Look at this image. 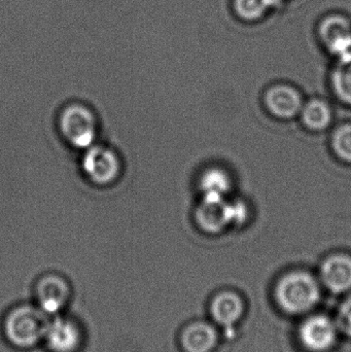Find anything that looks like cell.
Here are the masks:
<instances>
[{"label":"cell","mask_w":351,"mask_h":352,"mask_svg":"<svg viewBox=\"0 0 351 352\" xmlns=\"http://www.w3.org/2000/svg\"><path fill=\"white\" fill-rule=\"evenodd\" d=\"M319 277L303 269L282 274L273 287V299L278 310L286 316L303 318L317 310L323 299Z\"/></svg>","instance_id":"1"},{"label":"cell","mask_w":351,"mask_h":352,"mask_svg":"<svg viewBox=\"0 0 351 352\" xmlns=\"http://www.w3.org/2000/svg\"><path fill=\"white\" fill-rule=\"evenodd\" d=\"M51 316L32 304L12 308L3 320V334L10 345L19 349H31L43 342Z\"/></svg>","instance_id":"2"},{"label":"cell","mask_w":351,"mask_h":352,"mask_svg":"<svg viewBox=\"0 0 351 352\" xmlns=\"http://www.w3.org/2000/svg\"><path fill=\"white\" fill-rule=\"evenodd\" d=\"M58 129L70 146L86 151L96 142L98 119L88 105L71 102L64 107L60 113Z\"/></svg>","instance_id":"3"},{"label":"cell","mask_w":351,"mask_h":352,"mask_svg":"<svg viewBox=\"0 0 351 352\" xmlns=\"http://www.w3.org/2000/svg\"><path fill=\"white\" fill-rule=\"evenodd\" d=\"M296 337L304 351L330 352L337 346L341 334L334 316L315 310L301 318Z\"/></svg>","instance_id":"4"},{"label":"cell","mask_w":351,"mask_h":352,"mask_svg":"<svg viewBox=\"0 0 351 352\" xmlns=\"http://www.w3.org/2000/svg\"><path fill=\"white\" fill-rule=\"evenodd\" d=\"M315 34L324 49L337 62L351 61V18L341 12L324 14Z\"/></svg>","instance_id":"5"},{"label":"cell","mask_w":351,"mask_h":352,"mask_svg":"<svg viewBox=\"0 0 351 352\" xmlns=\"http://www.w3.org/2000/svg\"><path fill=\"white\" fill-rule=\"evenodd\" d=\"M82 169L89 182L95 186H109L121 177L123 164L119 155L113 148L93 144L84 152Z\"/></svg>","instance_id":"6"},{"label":"cell","mask_w":351,"mask_h":352,"mask_svg":"<svg viewBox=\"0 0 351 352\" xmlns=\"http://www.w3.org/2000/svg\"><path fill=\"white\" fill-rule=\"evenodd\" d=\"M34 295L35 305L52 318L62 314L69 305L72 289L65 277L58 273H47L37 280Z\"/></svg>","instance_id":"7"},{"label":"cell","mask_w":351,"mask_h":352,"mask_svg":"<svg viewBox=\"0 0 351 352\" xmlns=\"http://www.w3.org/2000/svg\"><path fill=\"white\" fill-rule=\"evenodd\" d=\"M210 320L223 331H232L242 322L247 303L242 296L233 289H222L214 294L208 306Z\"/></svg>","instance_id":"8"},{"label":"cell","mask_w":351,"mask_h":352,"mask_svg":"<svg viewBox=\"0 0 351 352\" xmlns=\"http://www.w3.org/2000/svg\"><path fill=\"white\" fill-rule=\"evenodd\" d=\"M84 341V334L78 322L63 316H52L45 331V342L49 352H78Z\"/></svg>","instance_id":"9"},{"label":"cell","mask_w":351,"mask_h":352,"mask_svg":"<svg viewBox=\"0 0 351 352\" xmlns=\"http://www.w3.org/2000/svg\"><path fill=\"white\" fill-rule=\"evenodd\" d=\"M319 283L324 289L336 296L351 293V256L336 252L324 258L319 266Z\"/></svg>","instance_id":"10"},{"label":"cell","mask_w":351,"mask_h":352,"mask_svg":"<svg viewBox=\"0 0 351 352\" xmlns=\"http://www.w3.org/2000/svg\"><path fill=\"white\" fill-rule=\"evenodd\" d=\"M220 340V329L212 320L188 322L179 333V345L183 352H214Z\"/></svg>","instance_id":"11"},{"label":"cell","mask_w":351,"mask_h":352,"mask_svg":"<svg viewBox=\"0 0 351 352\" xmlns=\"http://www.w3.org/2000/svg\"><path fill=\"white\" fill-rule=\"evenodd\" d=\"M264 104L273 117L291 120L300 115L304 101L296 88L280 82L272 85L266 90Z\"/></svg>","instance_id":"12"},{"label":"cell","mask_w":351,"mask_h":352,"mask_svg":"<svg viewBox=\"0 0 351 352\" xmlns=\"http://www.w3.org/2000/svg\"><path fill=\"white\" fill-rule=\"evenodd\" d=\"M196 225L206 234L222 233L232 226L228 199L201 198L194 212Z\"/></svg>","instance_id":"13"},{"label":"cell","mask_w":351,"mask_h":352,"mask_svg":"<svg viewBox=\"0 0 351 352\" xmlns=\"http://www.w3.org/2000/svg\"><path fill=\"white\" fill-rule=\"evenodd\" d=\"M284 3L282 0H231V8L239 21L253 24L267 18Z\"/></svg>","instance_id":"14"},{"label":"cell","mask_w":351,"mask_h":352,"mask_svg":"<svg viewBox=\"0 0 351 352\" xmlns=\"http://www.w3.org/2000/svg\"><path fill=\"white\" fill-rule=\"evenodd\" d=\"M201 198L227 199L232 188V178L225 169L210 167L198 178Z\"/></svg>","instance_id":"15"},{"label":"cell","mask_w":351,"mask_h":352,"mask_svg":"<svg viewBox=\"0 0 351 352\" xmlns=\"http://www.w3.org/2000/svg\"><path fill=\"white\" fill-rule=\"evenodd\" d=\"M299 116L305 127L313 132L325 131L333 120L331 107L321 99H311L304 102Z\"/></svg>","instance_id":"16"},{"label":"cell","mask_w":351,"mask_h":352,"mask_svg":"<svg viewBox=\"0 0 351 352\" xmlns=\"http://www.w3.org/2000/svg\"><path fill=\"white\" fill-rule=\"evenodd\" d=\"M331 84L336 96L351 105V61L337 62L331 74Z\"/></svg>","instance_id":"17"},{"label":"cell","mask_w":351,"mask_h":352,"mask_svg":"<svg viewBox=\"0 0 351 352\" xmlns=\"http://www.w3.org/2000/svg\"><path fill=\"white\" fill-rule=\"evenodd\" d=\"M334 154L346 163H351V124L337 128L331 140Z\"/></svg>","instance_id":"18"},{"label":"cell","mask_w":351,"mask_h":352,"mask_svg":"<svg viewBox=\"0 0 351 352\" xmlns=\"http://www.w3.org/2000/svg\"><path fill=\"white\" fill-rule=\"evenodd\" d=\"M334 318L341 337H346L351 340V293L343 296L341 302L337 306Z\"/></svg>","instance_id":"19"},{"label":"cell","mask_w":351,"mask_h":352,"mask_svg":"<svg viewBox=\"0 0 351 352\" xmlns=\"http://www.w3.org/2000/svg\"><path fill=\"white\" fill-rule=\"evenodd\" d=\"M231 219L232 226H242L249 217V209L241 200L230 201Z\"/></svg>","instance_id":"20"},{"label":"cell","mask_w":351,"mask_h":352,"mask_svg":"<svg viewBox=\"0 0 351 352\" xmlns=\"http://www.w3.org/2000/svg\"><path fill=\"white\" fill-rule=\"evenodd\" d=\"M282 2H286V0H282Z\"/></svg>","instance_id":"21"}]
</instances>
